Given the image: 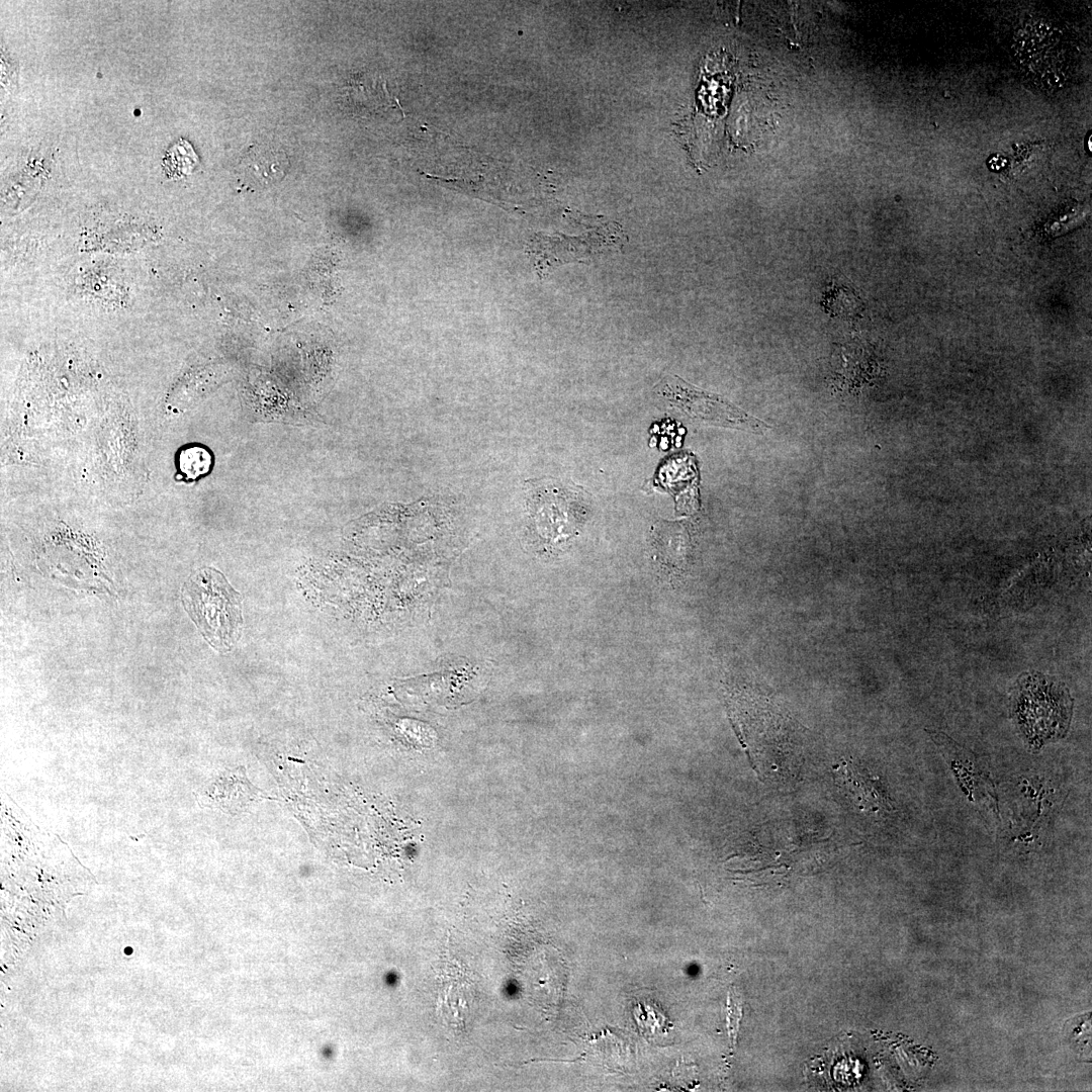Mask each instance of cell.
<instances>
[{
  "instance_id": "1",
  "label": "cell",
  "mask_w": 1092,
  "mask_h": 1092,
  "mask_svg": "<svg viewBox=\"0 0 1092 1092\" xmlns=\"http://www.w3.org/2000/svg\"><path fill=\"white\" fill-rule=\"evenodd\" d=\"M182 604L200 633L218 651H228L240 635L242 597L217 570L202 568L182 588Z\"/></svg>"
},
{
  "instance_id": "4",
  "label": "cell",
  "mask_w": 1092,
  "mask_h": 1092,
  "mask_svg": "<svg viewBox=\"0 0 1092 1092\" xmlns=\"http://www.w3.org/2000/svg\"><path fill=\"white\" fill-rule=\"evenodd\" d=\"M661 393L690 418L714 426L761 433L768 426L723 398L701 391L681 380H662Z\"/></svg>"
},
{
  "instance_id": "7",
  "label": "cell",
  "mask_w": 1092,
  "mask_h": 1092,
  "mask_svg": "<svg viewBox=\"0 0 1092 1092\" xmlns=\"http://www.w3.org/2000/svg\"><path fill=\"white\" fill-rule=\"evenodd\" d=\"M242 166L248 181L267 186L285 176L289 161L282 150L268 145H256L249 150Z\"/></svg>"
},
{
  "instance_id": "5",
  "label": "cell",
  "mask_w": 1092,
  "mask_h": 1092,
  "mask_svg": "<svg viewBox=\"0 0 1092 1092\" xmlns=\"http://www.w3.org/2000/svg\"><path fill=\"white\" fill-rule=\"evenodd\" d=\"M933 740L939 745L968 798L974 802H991L996 807L994 785L986 763L943 734L933 733Z\"/></svg>"
},
{
  "instance_id": "6",
  "label": "cell",
  "mask_w": 1092,
  "mask_h": 1092,
  "mask_svg": "<svg viewBox=\"0 0 1092 1092\" xmlns=\"http://www.w3.org/2000/svg\"><path fill=\"white\" fill-rule=\"evenodd\" d=\"M834 781L841 791L861 810L880 814L892 809L878 782L852 763L842 760L833 770Z\"/></svg>"
},
{
  "instance_id": "3",
  "label": "cell",
  "mask_w": 1092,
  "mask_h": 1092,
  "mask_svg": "<svg viewBox=\"0 0 1092 1092\" xmlns=\"http://www.w3.org/2000/svg\"><path fill=\"white\" fill-rule=\"evenodd\" d=\"M1071 711L1070 695L1058 680L1037 672L1018 678L1013 712L1030 740L1042 742L1065 734Z\"/></svg>"
},
{
  "instance_id": "2",
  "label": "cell",
  "mask_w": 1092,
  "mask_h": 1092,
  "mask_svg": "<svg viewBox=\"0 0 1092 1092\" xmlns=\"http://www.w3.org/2000/svg\"><path fill=\"white\" fill-rule=\"evenodd\" d=\"M1014 60L1022 74L1043 90H1058L1074 74V56L1063 30L1044 21L1022 27L1013 40Z\"/></svg>"
},
{
  "instance_id": "8",
  "label": "cell",
  "mask_w": 1092,
  "mask_h": 1092,
  "mask_svg": "<svg viewBox=\"0 0 1092 1092\" xmlns=\"http://www.w3.org/2000/svg\"><path fill=\"white\" fill-rule=\"evenodd\" d=\"M179 468L189 478H197L208 472L212 458L202 446H189L179 454Z\"/></svg>"
}]
</instances>
